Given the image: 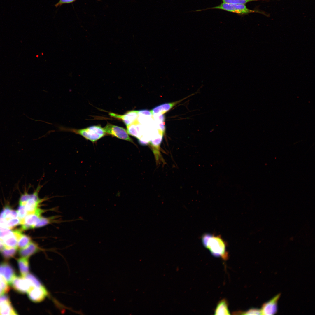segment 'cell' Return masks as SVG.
Instances as JSON below:
<instances>
[{
	"mask_svg": "<svg viewBox=\"0 0 315 315\" xmlns=\"http://www.w3.org/2000/svg\"><path fill=\"white\" fill-rule=\"evenodd\" d=\"M220 9L226 11L235 13L240 15H244L249 13H261L264 15L268 16V14H266L264 12H261L256 10H252L247 8L245 4H231L225 3H222L216 6L208 8L206 9L197 10L194 11V12H198L207 9Z\"/></svg>",
	"mask_w": 315,
	"mask_h": 315,
	"instance_id": "4",
	"label": "cell"
},
{
	"mask_svg": "<svg viewBox=\"0 0 315 315\" xmlns=\"http://www.w3.org/2000/svg\"><path fill=\"white\" fill-rule=\"evenodd\" d=\"M5 293L2 287L0 284V296Z\"/></svg>",
	"mask_w": 315,
	"mask_h": 315,
	"instance_id": "30",
	"label": "cell"
},
{
	"mask_svg": "<svg viewBox=\"0 0 315 315\" xmlns=\"http://www.w3.org/2000/svg\"><path fill=\"white\" fill-rule=\"evenodd\" d=\"M76 0H59V1L55 5V6L56 7H57L64 4H72ZM97 0L101 1L100 0Z\"/></svg>",
	"mask_w": 315,
	"mask_h": 315,
	"instance_id": "28",
	"label": "cell"
},
{
	"mask_svg": "<svg viewBox=\"0 0 315 315\" xmlns=\"http://www.w3.org/2000/svg\"><path fill=\"white\" fill-rule=\"evenodd\" d=\"M13 233V231L7 229L3 231H0V239L1 241Z\"/></svg>",
	"mask_w": 315,
	"mask_h": 315,
	"instance_id": "27",
	"label": "cell"
},
{
	"mask_svg": "<svg viewBox=\"0 0 315 315\" xmlns=\"http://www.w3.org/2000/svg\"><path fill=\"white\" fill-rule=\"evenodd\" d=\"M18 314L10 302L0 305V315H16Z\"/></svg>",
	"mask_w": 315,
	"mask_h": 315,
	"instance_id": "19",
	"label": "cell"
},
{
	"mask_svg": "<svg viewBox=\"0 0 315 315\" xmlns=\"http://www.w3.org/2000/svg\"><path fill=\"white\" fill-rule=\"evenodd\" d=\"M4 246L2 241L0 239V249Z\"/></svg>",
	"mask_w": 315,
	"mask_h": 315,
	"instance_id": "32",
	"label": "cell"
},
{
	"mask_svg": "<svg viewBox=\"0 0 315 315\" xmlns=\"http://www.w3.org/2000/svg\"><path fill=\"white\" fill-rule=\"evenodd\" d=\"M103 129L106 133L134 143L127 130L122 127L108 123Z\"/></svg>",
	"mask_w": 315,
	"mask_h": 315,
	"instance_id": "5",
	"label": "cell"
},
{
	"mask_svg": "<svg viewBox=\"0 0 315 315\" xmlns=\"http://www.w3.org/2000/svg\"><path fill=\"white\" fill-rule=\"evenodd\" d=\"M51 218L41 216L36 224L35 228L42 227L50 224L52 221Z\"/></svg>",
	"mask_w": 315,
	"mask_h": 315,
	"instance_id": "23",
	"label": "cell"
},
{
	"mask_svg": "<svg viewBox=\"0 0 315 315\" xmlns=\"http://www.w3.org/2000/svg\"><path fill=\"white\" fill-rule=\"evenodd\" d=\"M10 302L9 298L6 295L0 296V305L6 302Z\"/></svg>",
	"mask_w": 315,
	"mask_h": 315,
	"instance_id": "29",
	"label": "cell"
},
{
	"mask_svg": "<svg viewBox=\"0 0 315 315\" xmlns=\"http://www.w3.org/2000/svg\"><path fill=\"white\" fill-rule=\"evenodd\" d=\"M27 293L29 299L35 303L43 301L48 295L47 289L43 285L39 287H32Z\"/></svg>",
	"mask_w": 315,
	"mask_h": 315,
	"instance_id": "8",
	"label": "cell"
},
{
	"mask_svg": "<svg viewBox=\"0 0 315 315\" xmlns=\"http://www.w3.org/2000/svg\"><path fill=\"white\" fill-rule=\"evenodd\" d=\"M240 314L244 315H260L261 314L260 309L251 308L245 312H239Z\"/></svg>",
	"mask_w": 315,
	"mask_h": 315,
	"instance_id": "26",
	"label": "cell"
},
{
	"mask_svg": "<svg viewBox=\"0 0 315 315\" xmlns=\"http://www.w3.org/2000/svg\"><path fill=\"white\" fill-rule=\"evenodd\" d=\"M281 296L280 293L276 295L268 302L263 304L260 309L261 314H274L277 311V302Z\"/></svg>",
	"mask_w": 315,
	"mask_h": 315,
	"instance_id": "9",
	"label": "cell"
},
{
	"mask_svg": "<svg viewBox=\"0 0 315 315\" xmlns=\"http://www.w3.org/2000/svg\"><path fill=\"white\" fill-rule=\"evenodd\" d=\"M139 111H128L123 115L110 113L109 115L112 117L121 120L126 127L133 124L137 120Z\"/></svg>",
	"mask_w": 315,
	"mask_h": 315,
	"instance_id": "10",
	"label": "cell"
},
{
	"mask_svg": "<svg viewBox=\"0 0 315 315\" xmlns=\"http://www.w3.org/2000/svg\"><path fill=\"white\" fill-rule=\"evenodd\" d=\"M17 248H7L3 246L0 249L3 257L6 260H9L14 257L17 252Z\"/></svg>",
	"mask_w": 315,
	"mask_h": 315,
	"instance_id": "20",
	"label": "cell"
},
{
	"mask_svg": "<svg viewBox=\"0 0 315 315\" xmlns=\"http://www.w3.org/2000/svg\"><path fill=\"white\" fill-rule=\"evenodd\" d=\"M59 130L69 132L82 136L87 140L94 143L106 134L103 128L99 125H93L80 129L62 126L58 127Z\"/></svg>",
	"mask_w": 315,
	"mask_h": 315,
	"instance_id": "2",
	"label": "cell"
},
{
	"mask_svg": "<svg viewBox=\"0 0 315 315\" xmlns=\"http://www.w3.org/2000/svg\"><path fill=\"white\" fill-rule=\"evenodd\" d=\"M14 269L7 262L0 264V276L4 277L9 284L15 275Z\"/></svg>",
	"mask_w": 315,
	"mask_h": 315,
	"instance_id": "14",
	"label": "cell"
},
{
	"mask_svg": "<svg viewBox=\"0 0 315 315\" xmlns=\"http://www.w3.org/2000/svg\"><path fill=\"white\" fill-rule=\"evenodd\" d=\"M182 100L172 103H164L158 106L150 111L152 115L163 114L167 112L178 103Z\"/></svg>",
	"mask_w": 315,
	"mask_h": 315,
	"instance_id": "16",
	"label": "cell"
},
{
	"mask_svg": "<svg viewBox=\"0 0 315 315\" xmlns=\"http://www.w3.org/2000/svg\"><path fill=\"white\" fill-rule=\"evenodd\" d=\"M127 131L128 134L139 139L147 132L146 126L139 123L137 120L135 123L127 127Z\"/></svg>",
	"mask_w": 315,
	"mask_h": 315,
	"instance_id": "11",
	"label": "cell"
},
{
	"mask_svg": "<svg viewBox=\"0 0 315 315\" xmlns=\"http://www.w3.org/2000/svg\"><path fill=\"white\" fill-rule=\"evenodd\" d=\"M10 284L16 291L22 294L27 293L33 287L29 281L24 276L15 275Z\"/></svg>",
	"mask_w": 315,
	"mask_h": 315,
	"instance_id": "6",
	"label": "cell"
},
{
	"mask_svg": "<svg viewBox=\"0 0 315 315\" xmlns=\"http://www.w3.org/2000/svg\"><path fill=\"white\" fill-rule=\"evenodd\" d=\"M7 229H9L3 227L0 225V231H3L7 230Z\"/></svg>",
	"mask_w": 315,
	"mask_h": 315,
	"instance_id": "31",
	"label": "cell"
},
{
	"mask_svg": "<svg viewBox=\"0 0 315 315\" xmlns=\"http://www.w3.org/2000/svg\"><path fill=\"white\" fill-rule=\"evenodd\" d=\"M24 276L29 281L33 287H39L43 286L38 278L32 274L29 273Z\"/></svg>",
	"mask_w": 315,
	"mask_h": 315,
	"instance_id": "22",
	"label": "cell"
},
{
	"mask_svg": "<svg viewBox=\"0 0 315 315\" xmlns=\"http://www.w3.org/2000/svg\"><path fill=\"white\" fill-rule=\"evenodd\" d=\"M40 250V248L37 244L32 241L27 246L20 249L19 253L21 257L29 258L39 251Z\"/></svg>",
	"mask_w": 315,
	"mask_h": 315,
	"instance_id": "15",
	"label": "cell"
},
{
	"mask_svg": "<svg viewBox=\"0 0 315 315\" xmlns=\"http://www.w3.org/2000/svg\"><path fill=\"white\" fill-rule=\"evenodd\" d=\"M18 217L17 211L12 209L9 206H6L0 213V225L7 228V222L13 218Z\"/></svg>",
	"mask_w": 315,
	"mask_h": 315,
	"instance_id": "12",
	"label": "cell"
},
{
	"mask_svg": "<svg viewBox=\"0 0 315 315\" xmlns=\"http://www.w3.org/2000/svg\"><path fill=\"white\" fill-rule=\"evenodd\" d=\"M43 210L38 208L33 213L27 214L24 219L20 221L21 229L22 230L35 228Z\"/></svg>",
	"mask_w": 315,
	"mask_h": 315,
	"instance_id": "7",
	"label": "cell"
},
{
	"mask_svg": "<svg viewBox=\"0 0 315 315\" xmlns=\"http://www.w3.org/2000/svg\"><path fill=\"white\" fill-rule=\"evenodd\" d=\"M22 230H15L9 236L2 241L4 247L7 248H17L19 239L22 234Z\"/></svg>",
	"mask_w": 315,
	"mask_h": 315,
	"instance_id": "13",
	"label": "cell"
},
{
	"mask_svg": "<svg viewBox=\"0 0 315 315\" xmlns=\"http://www.w3.org/2000/svg\"><path fill=\"white\" fill-rule=\"evenodd\" d=\"M17 261L21 276H24L29 272L28 258L21 257Z\"/></svg>",
	"mask_w": 315,
	"mask_h": 315,
	"instance_id": "17",
	"label": "cell"
},
{
	"mask_svg": "<svg viewBox=\"0 0 315 315\" xmlns=\"http://www.w3.org/2000/svg\"><path fill=\"white\" fill-rule=\"evenodd\" d=\"M42 187L38 185L33 193L29 194L25 191L21 194L19 204L24 205L27 214L35 212L38 208L40 204L45 200L40 199L38 196L39 192Z\"/></svg>",
	"mask_w": 315,
	"mask_h": 315,
	"instance_id": "3",
	"label": "cell"
},
{
	"mask_svg": "<svg viewBox=\"0 0 315 315\" xmlns=\"http://www.w3.org/2000/svg\"><path fill=\"white\" fill-rule=\"evenodd\" d=\"M224 3L231 4H243L253 1L270 0H221Z\"/></svg>",
	"mask_w": 315,
	"mask_h": 315,
	"instance_id": "24",
	"label": "cell"
},
{
	"mask_svg": "<svg viewBox=\"0 0 315 315\" xmlns=\"http://www.w3.org/2000/svg\"><path fill=\"white\" fill-rule=\"evenodd\" d=\"M215 315H230L228 304L226 300L223 299L217 304L214 312Z\"/></svg>",
	"mask_w": 315,
	"mask_h": 315,
	"instance_id": "18",
	"label": "cell"
},
{
	"mask_svg": "<svg viewBox=\"0 0 315 315\" xmlns=\"http://www.w3.org/2000/svg\"><path fill=\"white\" fill-rule=\"evenodd\" d=\"M202 241L204 246L213 256L221 257L224 260L228 259L226 244L220 236L205 234L202 237Z\"/></svg>",
	"mask_w": 315,
	"mask_h": 315,
	"instance_id": "1",
	"label": "cell"
},
{
	"mask_svg": "<svg viewBox=\"0 0 315 315\" xmlns=\"http://www.w3.org/2000/svg\"><path fill=\"white\" fill-rule=\"evenodd\" d=\"M17 211L18 218L20 221L23 220L27 214L24 205L19 204V206Z\"/></svg>",
	"mask_w": 315,
	"mask_h": 315,
	"instance_id": "25",
	"label": "cell"
},
{
	"mask_svg": "<svg viewBox=\"0 0 315 315\" xmlns=\"http://www.w3.org/2000/svg\"><path fill=\"white\" fill-rule=\"evenodd\" d=\"M32 241L31 238L29 236L22 233L18 240L17 248L20 249L23 248L27 246Z\"/></svg>",
	"mask_w": 315,
	"mask_h": 315,
	"instance_id": "21",
	"label": "cell"
}]
</instances>
